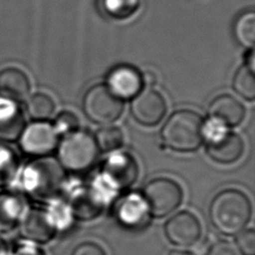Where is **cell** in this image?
<instances>
[{
  "instance_id": "obj_27",
  "label": "cell",
  "mask_w": 255,
  "mask_h": 255,
  "mask_svg": "<svg viewBox=\"0 0 255 255\" xmlns=\"http://www.w3.org/2000/svg\"><path fill=\"white\" fill-rule=\"evenodd\" d=\"M79 119L74 113L70 111H63L57 116L53 126L59 134L65 135L79 129Z\"/></svg>"
},
{
  "instance_id": "obj_13",
  "label": "cell",
  "mask_w": 255,
  "mask_h": 255,
  "mask_svg": "<svg viewBox=\"0 0 255 255\" xmlns=\"http://www.w3.org/2000/svg\"><path fill=\"white\" fill-rule=\"evenodd\" d=\"M19 224L21 236L35 244L50 242L57 232V228L48 211L39 208H33L26 212Z\"/></svg>"
},
{
  "instance_id": "obj_2",
  "label": "cell",
  "mask_w": 255,
  "mask_h": 255,
  "mask_svg": "<svg viewBox=\"0 0 255 255\" xmlns=\"http://www.w3.org/2000/svg\"><path fill=\"white\" fill-rule=\"evenodd\" d=\"M202 118L194 111L183 109L172 113L160 129L164 144L176 152H191L202 143Z\"/></svg>"
},
{
  "instance_id": "obj_25",
  "label": "cell",
  "mask_w": 255,
  "mask_h": 255,
  "mask_svg": "<svg viewBox=\"0 0 255 255\" xmlns=\"http://www.w3.org/2000/svg\"><path fill=\"white\" fill-rule=\"evenodd\" d=\"M18 169V158L8 146L0 143V187L7 185L14 178Z\"/></svg>"
},
{
  "instance_id": "obj_20",
  "label": "cell",
  "mask_w": 255,
  "mask_h": 255,
  "mask_svg": "<svg viewBox=\"0 0 255 255\" xmlns=\"http://www.w3.org/2000/svg\"><path fill=\"white\" fill-rule=\"evenodd\" d=\"M55 102L46 93L33 94L26 103V111L29 117L36 122H44L52 117L55 112Z\"/></svg>"
},
{
  "instance_id": "obj_5",
  "label": "cell",
  "mask_w": 255,
  "mask_h": 255,
  "mask_svg": "<svg viewBox=\"0 0 255 255\" xmlns=\"http://www.w3.org/2000/svg\"><path fill=\"white\" fill-rule=\"evenodd\" d=\"M63 183L64 169L52 158L36 159L25 169V188L37 200L53 199L61 190Z\"/></svg>"
},
{
  "instance_id": "obj_31",
  "label": "cell",
  "mask_w": 255,
  "mask_h": 255,
  "mask_svg": "<svg viewBox=\"0 0 255 255\" xmlns=\"http://www.w3.org/2000/svg\"><path fill=\"white\" fill-rule=\"evenodd\" d=\"M13 255H46V253L36 245L22 244L15 249Z\"/></svg>"
},
{
  "instance_id": "obj_8",
  "label": "cell",
  "mask_w": 255,
  "mask_h": 255,
  "mask_svg": "<svg viewBox=\"0 0 255 255\" xmlns=\"http://www.w3.org/2000/svg\"><path fill=\"white\" fill-rule=\"evenodd\" d=\"M59 135L53 125L45 122H35L25 127L19 137V142L25 153L45 156L56 150Z\"/></svg>"
},
{
  "instance_id": "obj_11",
  "label": "cell",
  "mask_w": 255,
  "mask_h": 255,
  "mask_svg": "<svg viewBox=\"0 0 255 255\" xmlns=\"http://www.w3.org/2000/svg\"><path fill=\"white\" fill-rule=\"evenodd\" d=\"M164 235L173 245L189 247L201 236V225L197 217L186 210L175 213L164 224Z\"/></svg>"
},
{
  "instance_id": "obj_17",
  "label": "cell",
  "mask_w": 255,
  "mask_h": 255,
  "mask_svg": "<svg viewBox=\"0 0 255 255\" xmlns=\"http://www.w3.org/2000/svg\"><path fill=\"white\" fill-rule=\"evenodd\" d=\"M245 115V107L228 94L215 97L208 106V117L219 120L228 128L239 126L243 122Z\"/></svg>"
},
{
  "instance_id": "obj_3",
  "label": "cell",
  "mask_w": 255,
  "mask_h": 255,
  "mask_svg": "<svg viewBox=\"0 0 255 255\" xmlns=\"http://www.w3.org/2000/svg\"><path fill=\"white\" fill-rule=\"evenodd\" d=\"M138 176V165L132 155L116 152L104 161L93 185L106 199L128 189Z\"/></svg>"
},
{
  "instance_id": "obj_12",
  "label": "cell",
  "mask_w": 255,
  "mask_h": 255,
  "mask_svg": "<svg viewBox=\"0 0 255 255\" xmlns=\"http://www.w3.org/2000/svg\"><path fill=\"white\" fill-rule=\"evenodd\" d=\"M115 217L123 227L138 230L148 223L150 215L142 195L129 192L121 197L116 204Z\"/></svg>"
},
{
  "instance_id": "obj_29",
  "label": "cell",
  "mask_w": 255,
  "mask_h": 255,
  "mask_svg": "<svg viewBox=\"0 0 255 255\" xmlns=\"http://www.w3.org/2000/svg\"><path fill=\"white\" fill-rule=\"evenodd\" d=\"M71 255H107V253L100 244L86 241L77 245Z\"/></svg>"
},
{
  "instance_id": "obj_32",
  "label": "cell",
  "mask_w": 255,
  "mask_h": 255,
  "mask_svg": "<svg viewBox=\"0 0 255 255\" xmlns=\"http://www.w3.org/2000/svg\"><path fill=\"white\" fill-rule=\"evenodd\" d=\"M141 76H142V81H143L144 86L151 87V86H154L157 82L156 75L151 71H145V72L141 73Z\"/></svg>"
},
{
  "instance_id": "obj_26",
  "label": "cell",
  "mask_w": 255,
  "mask_h": 255,
  "mask_svg": "<svg viewBox=\"0 0 255 255\" xmlns=\"http://www.w3.org/2000/svg\"><path fill=\"white\" fill-rule=\"evenodd\" d=\"M228 131V127L215 118L208 117L206 121L202 122L201 135L202 140H205L206 143L217 140Z\"/></svg>"
},
{
  "instance_id": "obj_14",
  "label": "cell",
  "mask_w": 255,
  "mask_h": 255,
  "mask_svg": "<svg viewBox=\"0 0 255 255\" xmlns=\"http://www.w3.org/2000/svg\"><path fill=\"white\" fill-rule=\"evenodd\" d=\"M106 200L92 184L77 189L70 197L69 208L73 218L90 221L97 218L104 210Z\"/></svg>"
},
{
  "instance_id": "obj_4",
  "label": "cell",
  "mask_w": 255,
  "mask_h": 255,
  "mask_svg": "<svg viewBox=\"0 0 255 255\" xmlns=\"http://www.w3.org/2000/svg\"><path fill=\"white\" fill-rule=\"evenodd\" d=\"M56 151L57 161L61 167L75 173L91 169L100 152L94 136L89 131L81 129L65 134L59 140Z\"/></svg>"
},
{
  "instance_id": "obj_18",
  "label": "cell",
  "mask_w": 255,
  "mask_h": 255,
  "mask_svg": "<svg viewBox=\"0 0 255 255\" xmlns=\"http://www.w3.org/2000/svg\"><path fill=\"white\" fill-rule=\"evenodd\" d=\"M25 127L24 115L17 104L0 99V140L16 141Z\"/></svg>"
},
{
  "instance_id": "obj_22",
  "label": "cell",
  "mask_w": 255,
  "mask_h": 255,
  "mask_svg": "<svg viewBox=\"0 0 255 255\" xmlns=\"http://www.w3.org/2000/svg\"><path fill=\"white\" fill-rule=\"evenodd\" d=\"M232 88L241 98L252 102L255 99L254 70L247 65L239 67L233 76Z\"/></svg>"
},
{
  "instance_id": "obj_33",
  "label": "cell",
  "mask_w": 255,
  "mask_h": 255,
  "mask_svg": "<svg viewBox=\"0 0 255 255\" xmlns=\"http://www.w3.org/2000/svg\"><path fill=\"white\" fill-rule=\"evenodd\" d=\"M167 255H195L190 251L187 250H180V249H174L169 251V253Z\"/></svg>"
},
{
  "instance_id": "obj_1",
  "label": "cell",
  "mask_w": 255,
  "mask_h": 255,
  "mask_svg": "<svg viewBox=\"0 0 255 255\" xmlns=\"http://www.w3.org/2000/svg\"><path fill=\"white\" fill-rule=\"evenodd\" d=\"M212 226L221 234L237 235L250 221L252 204L249 197L239 189L227 188L218 192L208 210Z\"/></svg>"
},
{
  "instance_id": "obj_23",
  "label": "cell",
  "mask_w": 255,
  "mask_h": 255,
  "mask_svg": "<svg viewBox=\"0 0 255 255\" xmlns=\"http://www.w3.org/2000/svg\"><path fill=\"white\" fill-rule=\"evenodd\" d=\"M102 13L112 19H126L138 7V0H98Z\"/></svg>"
},
{
  "instance_id": "obj_28",
  "label": "cell",
  "mask_w": 255,
  "mask_h": 255,
  "mask_svg": "<svg viewBox=\"0 0 255 255\" xmlns=\"http://www.w3.org/2000/svg\"><path fill=\"white\" fill-rule=\"evenodd\" d=\"M235 245L241 255H255V231L253 228L243 229L235 238Z\"/></svg>"
},
{
  "instance_id": "obj_34",
  "label": "cell",
  "mask_w": 255,
  "mask_h": 255,
  "mask_svg": "<svg viewBox=\"0 0 255 255\" xmlns=\"http://www.w3.org/2000/svg\"><path fill=\"white\" fill-rule=\"evenodd\" d=\"M0 255H8V250L5 242L0 238Z\"/></svg>"
},
{
  "instance_id": "obj_9",
  "label": "cell",
  "mask_w": 255,
  "mask_h": 255,
  "mask_svg": "<svg viewBox=\"0 0 255 255\" xmlns=\"http://www.w3.org/2000/svg\"><path fill=\"white\" fill-rule=\"evenodd\" d=\"M167 106L163 96L153 89L140 91L132 100L129 106V113L132 119L144 127L158 125L166 114Z\"/></svg>"
},
{
  "instance_id": "obj_10",
  "label": "cell",
  "mask_w": 255,
  "mask_h": 255,
  "mask_svg": "<svg viewBox=\"0 0 255 255\" xmlns=\"http://www.w3.org/2000/svg\"><path fill=\"white\" fill-rule=\"evenodd\" d=\"M104 84L115 97L123 102L132 100L144 87L141 73L135 67L128 64L112 68L107 74Z\"/></svg>"
},
{
  "instance_id": "obj_6",
  "label": "cell",
  "mask_w": 255,
  "mask_h": 255,
  "mask_svg": "<svg viewBox=\"0 0 255 255\" xmlns=\"http://www.w3.org/2000/svg\"><path fill=\"white\" fill-rule=\"evenodd\" d=\"M141 195L150 217L162 218L178 208L183 190L177 181L169 177H155L144 185Z\"/></svg>"
},
{
  "instance_id": "obj_19",
  "label": "cell",
  "mask_w": 255,
  "mask_h": 255,
  "mask_svg": "<svg viewBox=\"0 0 255 255\" xmlns=\"http://www.w3.org/2000/svg\"><path fill=\"white\" fill-rule=\"evenodd\" d=\"M25 206L21 194L14 191L0 192V232L12 231L20 223Z\"/></svg>"
},
{
  "instance_id": "obj_30",
  "label": "cell",
  "mask_w": 255,
  "mask_h": 255,
  "mask_svg": "<svg viewBox=\"0 0 255 255\" xmlns=\"http://www.w3.org/2000/svg\"><path fill=\"white\" fill-rule=\"evenodd\" d=\"M205 255H237V252L230 242L217 240L210 245Z\"/></svg>"
},
{
  "instance_id": "obj_24",
  "label": "cell",
  "mask_w": 255,
  "mask_h": 255,
  "mask_svg": "<svg viewBox=\"0 0 255 255\" xmlns=\"http://www.w3.org/2000/svg\"><path fill=\"white\" fill-rule=\"evenodd\" d=\"M234 35L240 45L252 48L255 40V14L253 11L242 13L234 23Z\"/></svg>"
},
{
  "instance_id": "obj_16",
  "label": "cell",
  "mask_w": 255,
  "mask_h": 255,
  "mask_svg": "<svg viewBox=\"0 0 255 255\" xmlns=\"http://www.w3.org/2000/svg\"><path fill=\"white\" fill-rule=\"evenodd\" d=\"M244 141L237 133L228 131L215 141L206 143L207 155L219 164H231L244 152Z\"/></svg>"
},
{
  "instance_id": "obj_7",
  "label": "cell",
  "mask_w": 255,
  "mask_h": 255,
  "mask_svg": "<svg viewBox=\"0 0 255 255\" xmlns=\"http://www.w3.org/2000/svg\"><path fill=\"white\" fill-rule=\"evenodd\" d=\"M82 109L92 123L107 126L121 118L124 112V102L115 97L105 84H97L84 95Z\"/></svg>"
},
{
  "instance_id": "obj_15",
  "label": "cell",
  "mask_w": 255,
  "mask_h": 255,
  "mask_svg": "<svg viewBox=\"0 0 255 255\" xmlns=\"http://www.w3.org/2000/svg\"><path fill=\"white\" fill-rule=\"evenodd\" d=\"M31 91V83L26 73L17 67H7L0 71V97L15 104L26 100Z\"/></svg>"
},
{
  "instance_id": "obj_21",
  "label": "cell",
  "mask_w": 255,
  "mask_h": 255,
  "mask_svg": "<svg viewBox=\"0 0 255 255\" xmlns=\"http://www.w3.org/2000/svg\"><path fill=\"white\" fill-rule=\"evenodd\" d=\"M95 141L100 151L111 152L121 148L124 144V133L118 127L107 125L95 133Z\"/></svg>"
}]
</instances>
